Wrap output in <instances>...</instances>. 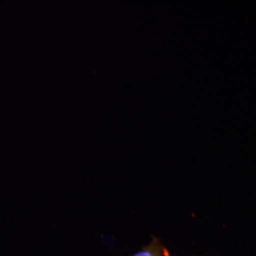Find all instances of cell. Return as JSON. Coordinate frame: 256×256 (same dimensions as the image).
I'll list each match as a JSON object with an SVG mask.
<instances>
[{
	"label": "cell",
	"mask_w": 256,
	"mask_h": 256,
	"mask_svg": "<svg viewBox=\"0 0 256 256\" xmlns=\"http://www.w3.org/2000/svg\"><path fill=\"white\" fill-rule=\"evenodd\" d=\"M156 256L154 255L153 252H140V254H136V256Z\"/></svg>",
	"instance_id": "6da1fadb"
}]
</instances>
